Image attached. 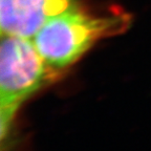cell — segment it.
Returning <instances> with one entry per match:
<instances>
[{"instance_id":"obj_1","label":"cell","mask_w":151,"mask_h":151,"mask_svg":"<svg viewBox=\"0 0 151 151\" xmlns=\"http://www.w3.org/2000/svg\"><path fill=\"white\" fill-rule=\"evenodd\" d=\"M128 25L125 14L93 15L77 4L48 19L32 40L44 61L61 73L96 42L122 33Z\"/></svg>"},{"instance_id":"obj_2","label":"cell","mask_w":151,"mask_h":151,"mask_svg":"<svg viewBox=\"0 0 151 151\" xmlns=\"http://www.w3.org/2000/svg\"><path fill=\"white\" fill-rule=\"evenodd\" d=\"M60 73L44 61L29 38L1 35L0 109L4 139L22 103L58 78Z\"/></svg>"},{"instance_id":"obj_3","label":"cell","mask_w":151,"mask_h":151,"mask_svg":"<svg viewBox=\"0 0 151 151\" xmlns=\"http://www.w3.org/2000/svg\"><path fill=\"white\" fill-rule=\"evenodd\" d=\"M77 4L76 0H0L1 35L33 39L48 19Z\"/></svg>"}]
</instances>
